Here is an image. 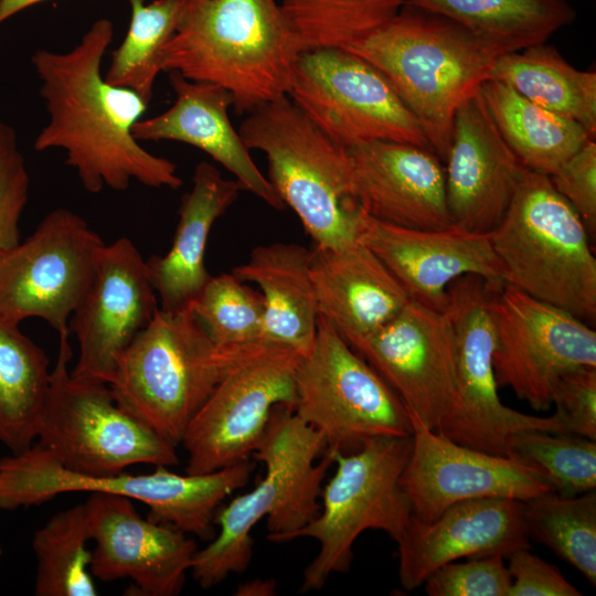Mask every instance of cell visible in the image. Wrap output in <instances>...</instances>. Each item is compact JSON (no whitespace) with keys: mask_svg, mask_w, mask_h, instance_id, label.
I'll return each mask as SVG.
<instances>
[{"mask_svg":"<svg viewBox=\"0 0 596 596\" xmlns=\"http://www.w3.org/2000/svg\"><path fill=\"white\" fill-rule=\"evenodd\" d=\"M489 237L503 283L585 322H595L596 259L590 237L549 175L525 169Z\"/></svg>","mask_w":596,"mask_h":596,"instance_id":"obj_5","label":"cell"},{"mask_svg":"<svg viewBox=\"0 0 596 596\" xmlns=\"http://www.w3.org/2000/svg\"><path fill=\"white\" fill-rule=\"evenodd\" d=\"M253 470L248 459L202 475L158 466L146 475L89 476L64 468L36 443L0 459V509L41 504L67 492L114 493L147 504L156 522L211 541L220 504L248 482Z\"/></svg>","mask_w":596,"mask_h":596,"instance_id":"obj_8","label":"cell"},{"mask_svg":"<svg viewBox=\"0 0 596 596\" xmlns=\"http://www.w3.org/2000/svg\"><path fill=\"white\" fill-rule=\"evenodd\" d=\"M445 17L505 53L543 44L575 13L563 0H405Z\"/></svg>","mask_w":596,"mask_h":596,"instance_id":"obj_31","label":"cell"},{"mask_svg":"<svg viewBox=\"0 0 596 596\" xmlns=\"http://www.w3.org/2000/svg\"><path fill=\"white\" fill-rule=\"evenodd\" d=\"M295 393V413L326 449L353 453L373 437L412 435L402 400L321 316L313 347L297 364Z\"/></svg>","mask_w":596,"mask_h":596,"instance_id":"obj_12","label":"cell"},{"mask_svg":"<svg viewBox=\"0 0 596 596\" xmlns=\"http://www.w3.org/2000/svg\"><path fill=\"white\" fill-rule=\"evenodd\" d=\"M0 252H1V249H0Z\"/></svg>","mask_w":596,"mask_h":596,"instance_id":"obj_46","label":"cell"},{"mask_svg":"<svg viewBox=\"0 0 596 596\" xmlns=\"http://www.w3.org/2000/svg\"><path fill=\"white\" fill-rule=\"evenodd\" d=\"M310 272L319 316L347 342L380 328L409 301L385 265L358 240L341 248L315 246Z\"/></svg>","mask_w":596,"mask_h":596,"instance_id":"obj_26","label":"cell"},{"mask_svg":"<svg viewBox=\"0 0 596 596\" xmlns=\"http://www.w3.org/2000/svg\"><path fill=\"white\" fill-rule=\"evenodd\" d=\"M68 337L58 333L38 443L64 468L89 476L117 475L136 464L178 465L175 446L123 408L109 385L71 376Z\"/></svg>","mask_w":596,"mask_h":596,"instance_id":"obj_10","label":"cell"},{"mask_svg":"<svg viewBox=\"0 0 596 596\" xmlns=\"http://www.w3.org/2000/svg\"><path fill=\"white\" fill-rule=\"evenodd\" d=\"M104 244L75 212L52 210L28 238L0 252V318L19 324L36 317L70 332Z\"/></svg>","mask_w":596,"mask_h":596,"instance_id":"obj_15","label":"cell"},{"mask_svg":"<svg viewBox=\"0 0 596 596\" xmlns=\"http://www.w3.org/2000/svg\"><path fill=\"white\" fill-rule=\"evenodd\" d=\"M29 174L15 130L0 120V249L20 242L19 221L29 194Z\"/></svg>","mask_w":596,"mask_h":596,"instance_id":"obj_40","label":"cell"},{"mask_svg":"<svg viewBox=\"0 0 596 596\" xmlns=\"http://www.w3.org/2000/svg\"><path fill=\"white\" fill-rule=\"evenodd\" d=\"M523 523L542 543L596 585V492L563 497L549 492L523 501Z\"/></svg>","mask_w":596,"mask_h":596,"instance_id":"obj_35","label":"cell"},{"mask_svg":"<svg viewBox=\"0 0 596 596\" xmlns=\"http://www.w3.org/2000/svg\"><path fill=\"white\" fill-rule=\"evenodd\" d=\"M130 500L93 492L85 501L95 542L91 574L104 582L130 578L138 595L175 596L191 570L195 541L169 524L143 519Z\"/></svg>","mask_w":596,"mask_h":596,"instance_id":"obj_20","label":"cell"},{"mask_svg":"<svg viewBox=\"0 0 596 596\" xmlns=\"http://www.w3.org/2000/svg\"><path fill=\"white\" fill-rule=\"evenodd\" d=\"M287 96L341 146L390 140L432 150L422 126L385 76L348 50L301 52Z\"/></svg>","mask_w":596,"mask_h":596,"instance_id":"obj_14","label":"cell"},{"mask_svg":"<svg viewBox=\"0 0 596 596\" xmlns=\"http://www.w3.org/2000/svg\"><path fill=\"white\" fill-rule=\"evenodd\" d=\"M501 281L467 274L447 288V315L456 345L453 405L436 432L457 444L508 456L511 437L524 430L564 433L552 416H534L505 406L493 370L496 323L493 296Z\"/></svg>","mask_w":596,"mask_h":596,"instance_id":"obj_11","label":"cell"},{"mask_svg":"<svg viewBox=\"0 0 596 596\" xmlns=\"http://www.w3.org/2000/svg\"><path fill=\"white\" fill-rule=\"evenodd\" d=\"M192 309L220 347L263 342V296L233 273L211 276Z\"/></svg>","mask_w":596,"mask_h":596,"instance_id":"obj_38","label":"cell"},{"mask_svg":"<svg viewBox=\"0 0 596 596\" xmlns=\"http://www.w3.org/2000/svg\"><path fill=\"white\" fill-rule=\"evenodd\" d=\"M45 0H0V24L18 12Z\"/></svg>","mask_w":596,"mask_h":596,"instance_id":"obj_45","label":"cell"},{"mask_svg":"<svg viewBox=\"0 0 596 596\" xmlns=\"http://www.w3.org/2000/svg\"><path fill=\"white\" fill-rule=\"evenodd\" d=\"M343 147L352 199L366 214L411 228L453 226L445 168L435 152L390 140H361Z\"/></svg>","mask_w":596,"mask_h":596,"instance_id":"obj_22","label":"cell"},{"mask_svg":"<svg viewBox=\"0 0 596 596\" xmlns=\"http://www.w3.org/2000/svg\"><path fill=\"white\" fill-rule=\"evenodd\" d=\"M508 457L541 471L560 496L574 497L596 488V440L524 430L511 437Z\"/></svg>","mask_w":596,"mask_h":596,"instance_id":"obj_37","label":"cell"},{"mask_svg":"<svg viewBox=\"0 0 596 596\" xmlns=\"http://www.w3.org/2000/svg\"><path fill=\"white\" fill-rule=\"evenodd\" d=\"M479 94L505 142L531 171L551 175L594 138L576 121L536 105L500 81H486Z\"/></svg>","mask_w":596,"mask_h":596,"instance_id":"obj_29","label":"cell"},{"mask_svg":"<svg viewBox=\"0 0 596 596\" xmlns=\"http://www.w3.org/2000/svg\"><path fill=\"white\" fill-rule=\"evenodd\" d=\"M301 52L278 0H193L160 67L225 88L243 115L288 95Z\"/></svg>","mask_w":596,"mask_h":596,"instance_id":"obj_3","label":"cell"},{"mask_svg":"<svg viewBox=\"0 0 596 596\" xmlns=\"http://www.w3.org/2000/svg\"><path fill=\"white\" fill-rule=\"evenodd\" d=\"M522 510L523 501L482 498L457 502L430 522L413 515L396 543L402 587L413 590L435 570L462 557H507L530 549Z\"/></svg>","mask_w":596,"mask_h":596,"instance_id":"obj_24","label":"cell"},{"mask_svg":"<svg viewBox=\"0 0 596 596\" xmlns=\"http://www.w3.org/2000/svg\"><path fill=\"white\" fill-rule=\"evenodd\" d=\"M411 436H379L353 453L326 449L336 472L321 490L319 514L294 540L311 538L319 551L306 566L299 592L321 589L329 577L347 573L353 544L365 530L384 531L396 543L413 517L400 478L407 464Z\"/></svg>","mask_w":596,"mask_h":596,"instance_id":"obj_9","label":"cell"},{"mask_svg":"<svg viewBox=\"0 0 596 596\" xmlns=\"http://www.w3.org/2000/svg\"><path fill=\"white\" fill-rule=\"evenodd\" d=\"M300 358L266 342L244 350L185 429V473H207L252 458L274 406H295Z\"/></svg>","mask_w":596,"mask_h":596,"instance_id":"obj_13","label":"cell"},{"mask_svg":"<svg viewBox=\"0 0 596 596\" xmlns=\"http://www.w3.org/2000/svg\"><path fill=\"white\" fill-rule=\"evenodd\" d=\"M322 435L304 422L294 406L277 404L252 458L265 466V476L249 492L217 510L219 533L194 554L190 572L202 588L221 584L249 565L254 540L251 532L267 520V539L284 543L320 512L319 498L333 464Z\"/></svg>","mask_w":596,"mask_h":596,"instance_id":"obj_2","label":"cell"},{"mask_svg":"<svg viewBox=\"0 0 596 596\" xmlns=\"http://www.w3.org/2000/svg\"><path fill=\"white\" fill-rule=\"evenodd\" d=\"M491 78L595 136L596 73L575 68L553 46L543 43L502 54Z\"/></svg>","mask_w":596,"mask_h":596,"instance_id":"obj_30","label":"cell"},{"mask_svg":"<svg viewBox=\"0 0 596 596\" xmlns=\"http://www.w3.org/2000/svg\"><path fill=\"white\" fill-rule=\"evenodd\" d=\"M302 52L349 49L389 22L405 0H278Z\"/></svg>","mask_w":596,"mask_h":596,"instance_id":"obj_36","label":"cell"},{"mask_svg":"<svg viewBox=\"0 0 596 596\" xmlns=\"http://www.w3.org/2000/svg\"><path fill=\"white\" fill-rule=\"evenodd\" d=\"M445 161L453 226L489 234L504 216L526 168L498 130L479 92L455 113Z\"/></svg>","mask_w":596,"mask_h":596,"instance_id":"obj_23","label":"cell"},{"mask_svg":"<svg viewBox=\"0 0 596 596\" xmlns=\"http://www.w3.org/2000/svg\"><path fill=\"white\" fill-rule=\"evenodd\" d=\"M310 260L311 251L305 246L277 242L256 246L248 260L232 270L260 289L262 341L289 348L301 356L313 347L319 319Z\"/></svg>","mask_w":596,"mask_h":596,"instance_id":"obj_28","label":"cell"},{"mask_svg":"<svg viewBox=\"0 0 596 596\" xmlns=\"http://www.w3.org/2000/svg\"><path fill=\"white\" fill-rule=\"evenodd\" d=\"M91 532L85 502L55 513L33 536L35 595L95 596L87 550Z\"/></svg>","mask_w":596,"mask_h":596,"instance_id":"obj_34","label":"cell"},{"mask_svg":"<svg viewBox=\"0 0 596 596\" xmlns=\"http://www.w3.org/2000/svg\"><path fill=\"white\" fill-rule=\"evenodd\" d=\"M113 38V22L100 18L71 50L33 53L31 62L49 115L34 149H62L65 163L91 193L105 188L125 191L132 181L177 190L182 185L177 166L147 151L132 135L148 103L136 92L108 83L102 74Z\"/></svg>","mask_w":596,"mask_h":596,"instance_id":"obj_1","label":"cell"},{"mask_svg":"<svg viewBox=\"0 0 596 596\" xmlns=\"http://www.w3.org/2000/svg\"><path fill=\"white\" fill-rule=\"evenodd\" d=\"M50 382L45 352L18 323L0 318V441L13 454L36 439Z\"/></svg>","mask_w":596,"mask_h":596,"instance_id":"obj_32","label":"cell"},{"mask_svg":"<svg viewBox=\"0 0 596 596\" xmlns=\"http://www.w3.org/2000/svg\"><path fill=\"white\" fill-rule=\"evenodd\" d=\"M356 240L371 249L401 284L411 301L446 312L449 284L467 274L502 281L489 234L455 226L411 228L379 221L358 205Z\"/></svg>","mask_w":596,"mask_h":596,"instance_id":"obj_21","label":"cell"},{"mask_svg":"<svg viewBox=\"0 0 596 596\" xmlns=\"http://www.w3.org/2000/svg\"><path fill=\"white\" fill-rule=\"evenodd\" d=\"M402 400L437 430L455 396L456 345L447 312L407 305L374 331L347 342Z\"/></svg>","mask_w":596,"mask_h":596,"instance_id":"obj_17","label":"cell"},{"mask_svg":"<svg viewBox=\"0 0 596 596\" xmlns=\"http://www.w3.org/2000/svg\"><path fill=\"white\" fill-rule=\"evenodd\" d=\"M173 104L159 115L140 118L132 127L138 141H179L195 147L223 166L242 184L269 206L286 205L251 157L230 119L231 94L223 87L196 82L169 72Z\"/></svg>","mask_w":596,"mask_h":596,"instance_id":"obj_25","label":"cell"},{"mask_svg":"<svg viewBox=\"0 0 596 596\" xmlns=\"http://www.w3.org/2000/svg\"><path fill=\"white\" fill-rule=\"evenodd\" d=\"M408 414L413 441L400 483L419 521H434L447 508L465 500L526 501L554 491L538 469L512 457L457 444Z\"/></svg>","mask_w":596,"mask_h":596,"instance_id":"obj_18","label":"cell"},{"mask_svg":"<svg viewBox=\"0 0 596 596\" xmlns=\"http://www.w3.org/2000/svg\"><path fill=\"white\" fill-rule=\"evenodd\" d=\"M238 132L249 150L265 153L269 183L316 246L341 248L356 241V204L343 146L288 96L246 114Z\"/></svg>","mask_w":596,"mask_h":596,"instance_id":"obj_7","label":"cell"},{"mask_svg":"<svg viewBox=\"0 0 596 596\" xmlns=\"http://www.w3.org/2000/svg\"><path fill=\"white\" fill-rule=\"evenodd\" d=\"M347 50L385 76L444 161L457 108L491 78L505 54L462 25L409 3Z\"/></svg>","mask_w":596,"mask_h":596,"instance_id":"obj_4","label":"cell"},{"mask_svg":"<svg viewBox=\"0 0 596 596\" xmlns=\"http://www.w3.org/2000/svg\"><path fill=\"white\" fill-rule=\"evenodd\" d=\"M552 404L564 433L596 440V368L565 372L553 389Z\"/></svg>","mask_w":596,"mask_h":596,"instance_id":"obj_41","label":"cell"},{"mask_svg":"<svg viewBox=\"0 0 596 596\" xmlns=\"http://www.w3.org/2000/svg\"><path fill=\"white\" fill-rule=\"evenodd\" d=\"M276 594L274 579H252L243 582L235 590L236 596H272Z\"/></svg>","mask_w":596,"mask_h":596,"instance_id":"obj_44","label":"cell"},{"mask_svg":"<svg viewBox=\"0 0 596 596\" xmlns=\"http://www.w3.org/2000/svg\"><path fill=\"white\" fill-rule=\"evenodd\" d=\"M507 557L512 578L508 596L582 595L556 566L530 553L529 549L517 550Z\"/></svg>","mask_w":596,"mask_h":596,"instance_id":"obj_43","label":"cell"},{"mask_svg":"<svg viewBox=\"0 0 596 596\" xmlns=\"http://www.w3.org/2000/svg\"><path fill=\"white\" fill-rule=\"evenodd\" d=\"M146 260L127 237L102 247L93 281L68 329L78 342L71 376L109 384L118 361L159 310Z\"/></svg>","mask_w":596,"mask_h":596,"instance_id":"obj_19","label":"cell"},{"mask_svg":"<svg viewBox=\"0 0 596 596\" xmlns=\"http://www.w3.org/2000/svg\"><path fill=\"white\" fill-rule=\"evenodd\" d=\"M193 0H129L131 19L120 45L111 53L105 79L136 92L148 104L161 72L160 58Z\"/></svg>","mask_w":596,"mask_h":596,"instance_id":"obj_33","label":"cell"},{"mask_svg":"<svg viewBox=\"0 0 596 596\" xmlns=\"http://www.w3.org/2000/svg\"><path fill=\"white\" fill-rule=\"evenodd\" d=\"M554 189L572 205L590 238L596 234V142L590 138L551 175Z\"/></svg>","mask_w":596,"mask_h":596,"instance_id":"obj_42","label":"cell"},{"mask_svg":"<svg viewBox=\"0 0 596 596\" xmlns=\"http://www.w3.org/2000/svg\"><path fill=\"white\" fill-rule=\"evenodd\" d=\"M511 583L502 555L447 563L424 582L429 596H508Z\"/></svg>","mask_w":596,"mask_h":596,"instance_id":"obj_39","label":"cell"},{"mask_svg":"<svg viewBox=\"0 0 596 596\" xmlns=\"http://www.w3.org/2000/svg\"><path fill=\"white\" fill-rule=\"evenodd\" d=\"M244 188L225 179L210 162L196 164L192 188L181 201L170 249L146 260L160 309L175 312L192 307L211 275L204 264L206 242L214 222L237 200Z\"/></svg>","mask_w":596,"mask_h":596,"instance_id":"obj_27","label":"cell"},{"mask_svg":"<svg viewBox=\"0 0 596 596\" xmlns=\"http://www.w3.org/2000/svg\"><path fill=\"white\" fill-rule=\"evenodd\" d=\"M251 345H217L192 307L175 312L159 308L124 351L108 385L123 408L177 446L219 381Z\"/></svg>","mask_w":596,"mask_h":596,"instance_id":"obj_6","label":"cell"},{"mask_svg":"<svg viewBox=\"0 0 596 596\" xmlns=\"http://www.w3.org/2000/svg\"><path fill=\"white\" fill-rule=\"evenodd\" d=\"M498 387H509L535 411H547L558 379L596 368V331L585 321L502 283L493 296Z\"/></svg>","mask_w":596,"mask_h":596,"instance_id":"obj_16","label":"cell"}]
</instances>
